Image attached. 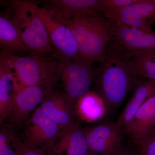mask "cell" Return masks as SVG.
<instances>
[{
  "mask_svg": "<svg viewBox=\"0 0 155 155\" xmlns=\"http://www.w3.org/2000/svg\"><path fill=\"white\" fill-rule=\"evenodd\" d=\"M96 75L100 95L107 107L115 109L127 96L130 89L140 83L132 53L111 41L106 50Z\"/></svg>",
  "mask_w": 155,
  "mask_h": 155,
  "instance_id": "1",
  "label": "cell"
},
{
  "mask_svg": "<svg viewBox=\"0 0 155 155\" xmlns=\"http://www.w3.org/2000/svg\"><path fill=\"white\" fill-rule=\"evenodd\" d=\"M63 22L71 30L84 60L100 64L112 41L114 21L99 13L80 12Z\"/></svg>",
  "mask_w": 155,
  "mask_h": 155,
  "instance_id": "2",
  "label": "cell"
},
{
  "mask_svg": "<svg viewBox=\"0 0 155 155\" xmlns=\"http://www.w3.org/2000/svg\"><path fill=\"white\" fill-rule=\"evenodd\" d=\"M1 57L11 67L17 78L18 91L29 86H39L54 90L58 79L54 57L47 58L43 54L33 52L25 57L2 51Z\"/></svg>",
  "mask_w": 155,
  "mask_h": 155,
  "instance_id": "3",
  "label": "cell"
},
{
  "mask_svg": "<svg viewBox=\"0 0 155 155\" xmlns=\"http://www.w3.org/2000/svg\"><path fill=\"white\" fill-rule=\"evenodd\" d=\"M39 7L32 2L13 1L6 12L29 51L54 54L46 29L39 14Z\"/></svg>",
  "mask_w": 155,
  "mask_h": 155,
  "instance_id": "4",
  "label": "cell"
},
{
  "mask_svg": "<svg viewBox=\"0 0 155 155\" xmlns=\"http://www.w3.org/2000/svg\"><path fill=\"white\" fill-rule=\"evenodd\" d=\"M96 72L92 64L83 59L58 61V78L63 81L65 93L73 102L89 91Z\"/></svg>",
  "mask_w": 155,
  "mask_h": 155,
  "instance_id": "5",
  "label": "cell"
},
{
  "mask_svg": "<svg viewBox=\"0 0 155 155\" xmlns=\"http://www.w3.org/2000/svg\"><path fill=\"white\" fill-rule=\"evenodd\" d=\"M39 11L54 50L53 57L58 60H84L67 25L53 16L45 8H39Z\"/></svg>",
  "mask_w": 155,
  "mask_h": 155,
  "instance_id": "6",
  "label": "cell"
},
{
  "mask_svg": "<svg viewBox=\"0 0 155 155\" xmlns=\"http://www.w3.org/2000/svg\"><path fill=\"white\" fill-rule=\"evenodd\" d=\"M23 123V141L19 142L24 146L31 147L53 146L64 129L45 115L39 106Z\"/></svg>",
  "mask_w": 155,
  "mask_h": 155,
  "instance_id": "7",
  "label": "cell"
},
{
  "mask_svg": "<svg viewBox=\"0 0 155 155\" xmlns=\"http://www.w3.org/2000/svg\"><path fill=\"white\" fill-rule=\"evenodd\" d=\"M52 91L34 86L24 87L15 93L12 97V107L8 118V128L12 129L25 122L40 105L45 97Z\"/></svg>",
  "mask_w": 155,
  "mask_h": 155,
  "instance_id": "8",
  "label": "cell"
},
{
  "mask_svg": "<svg viewBox=\"0 0 155 155\" xmlns=\"http://www.w3.org/2000/svg\"><path fill=\"white\" fill-rule=\"evenodd\" d=\"M89 151L97 155H112L120 147L122 129L107 122L84 130Z\"/></svg>",
  "mask_w": 155,
  "mask_h": 155,
  "instance_id": "9",
  "label": "cell"
},
{
  "mask_svg": "<svg viewBox=\"0 0 155 155\" xmlns=\"http://www.w3.org/2000/svg\"><path fill=\"white\" fill-rule=\"evenodd\" d=\"M112 41L131 53L155 49V32L127 26L114 21Z\"/></svg>",
  "mask_w": 155,
  "mask_h": 155,
  "instance_id": "10",
  "label": "cell"
},
{
  "mask_svg": "<svg viewBox=\"0 0 155 155\" xmlns=\"http://www.w3.org/2000/svg\"><path fill=\"white\" fill-rule=\"evenodd\" d=\"M111 20L130 27L153 31L155 21V0H138L116 12Z\"/></svg>",
  "mask_w": 155,
  "mask_h": 155,
  "instance_id": "11",
  "label": "cell"
},
{
  "mask_svg": "<svg viewBox=\"0 0 155 155\" xmlns=\"http://www.w3.org/2000/svg\"><path fill=\"white\" fill-rule=\"evenodd\" d=\"M74 102L65 93L53 91L39 105L43 113L63 129L74 125Z\"/></svg>",
  "mask_w": 155,
  "mask_h": 155,
  "instance_id": "12",
  "label": "cell"
},
{
  "mask_svg": "<svg viewBox=\"0 0 155 155\" xmlns=\"http://www.w3.org/2000/svg\"><path fill=\"white\" fill-rule=\"evenodd\" d=\"M155 127V94L139 109L124 132L139 145Z\"/></svg>",
  "mask_w": 155,
  "mask_h": 155,
  "instance_id": "13",
  "label": "cell"
},
{
  "mask_svg": "<svg viewBox=\"0 0 155 155\" xmlns=\"http://www.w3.org/2000/svg\"><path fill=\"white\" fill-rule=\"evenodd\" d=\"M53 16L64 22L73 14L92 12L103 14V0H53L47 2Z\"/></svg>",
  "mask_w": 155,
  "mask_h": 155,
  "instance_id": "14",
  "label": "cell"
},
{
  "mask_svg": "<svg viewBox=\"0 0 155 155\" xmlns=\"http://www.w3.org/2000/svg\"><path fill=\"white\" fill-rule=\"evenodd\" d=\"M53 149L56 155H85L90 151L84 130L75 125L62 130Z\"/></svg>",
  "mask_w": 155,
  "mask_h": 155,
  "instance_id": "15",
  "label": "cell"
},
{
  "mask_svg": "<svg viewBox=\"0 0 155 155\" xmlns=\"http://www.w3.org/2000/svg\"><path fill=\"white\" fill-rule=\"evenodd\" d=\"M155 94V81L140 82L136 86L134 94L126 106L116 122L123 130L132 120L145 102Z\"/></svg>",
  "mask_w": 155,
  "mask_h": 155,
  "instance_id": "16",
  "label": "cell"
},
{
  "mask_svg": "<svg viewBox=\"0 0 155 155\" xmlns=\"http://www.w3.org/2000/svg\"><path fill=\"white\" fill-rule=\"evenodd\" d=\"M0 44L3 51L15 54L28 50L23 44L17 27L7 13L0 17Z\"/></svg>",
  "mask_w": 155,
  "mask_h": 155,
  "instance_id": "17",
  "label": "cell"
},
{
  "mask_svg": "<svg viewBox=\"0 0 155 155\" xmlns=\"http://www.w3.org/2000/svg\"><path fill=\"white\" fill-rule=\"evenodd\" d=\"M76 110L81 119L87 122L102 119L107 106L103 98L94 91H89L77 100Z\"/></svg>",
  "mask_w": 155,
  "mask_h": 155,
  "instance_id": "18",
  "label": "cell"
},
{
  "mask_svg": "<svg viewBox=\"0 0 155 155\" xmlns=\"http://www.w3.org/2000/svg\"><path fill=\"white\" fill-rule=\"evenodd\" d=\"M131 53L140 75L155 81V49Z\"/></svg>",
  "mask_w": 155,
  "mask_h": 155,
  "instance_id": "19",
  "label": "cell"
},
{
  "mask_svg": "<svg viewBox=\"0 0 155 155\" xmlns=\"http://www.w3.org/2000/svg\"><path fill=\"white\" fill-rule=\"evenodd\" d=\"M17 78L4 58H0V94L13 96L18 91Z\"/></svg>",
  "mask_w": 155,
  "mask_h": 155,
  "instance_id": "20",
  "label": "cell"
},
{
  "mask_svg": "<svg viewBox=\"0 0 155 155\" xmlns=\"http://www.w3.org/2000/svg\"><path fill=\"white\" fill-rule=\"evenodd\" d=\"M14 144L17 155H56L53 147H31L22 145L19 141H16Z\"/></svg>",
  "mask_w": 155,
  "mask_h": 155,
  "instance_id": "21",
  "label": "cell"
},
{
  "mask_svg": "<svg viewBox=\"0 0 155 155\" xmlns=\"http://www.w3.org/2000/svg\"><path fill=\"white\" fill-rule=\"evenodd\" d=\"M12 132L9 130L2 129L0 132V155H17L16 151H14L10 146L12 139Z\"/></svg>",
  "mask_w": 155,
  "mask_h": 155,
  "instance_id": "22",
  "label": "cell"
},
{
  "mask_svg": "<svg viewBox=\"0 0 155 155\" xmlns=\"http://www.w3.org/2000/svg\"><path fill=\"white\" fill-rule=\"evenodd\" d=\"M139 146V155H155V127Z\"/></svg>",
  "mask_w": 155,
  "mask_h": 155,
  "instance_id": "23",
  "label": "cell"
},
{
  "mask_svg": "<svg viewBox=\"0 0 155 155\" xmlns=\"http://www.w3.org/2000/svg\"><path fill=\"white\" fill-rule=\"evenodd\" d=\"M112 155H139L138 153L133 151L126 148H122L121 147Z\"/></svg>",
  "mask_w": 155,
  "mask_h": 155,
  "instance_id": "24",
  "label": "cell"
},
{
  "mask_svg": "<svg viewBox=\"0 0 155 155\" xmlns=\"http://www.w3.org/2000/svg\"><path fill=\"white\" fill-rule=\"evenodd\" d=\"M97 155L96 154H95L93 153H92L91 152L89 151L87 153L86 155Z\"/></svg>",
  "mask_w": 155,
  "mask_h": 155,
  "instance_id": "25",
  "label": "cell"
}]
</instances>
